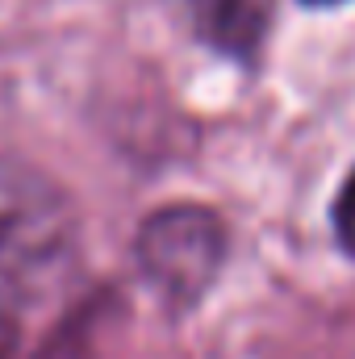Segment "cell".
Instances as JSON below:
<instances>
[{"label": "cell", "instance_id": "277c9868", "mask_svg": "<svg viewBox=\"0 0 355 359\" xmlns=\"http://www.w3.org/2000/svg\"><path fill=\"white\" fill-rule=\"evenodd\" d=\"M335 234H339L343 251L355 255V172L343 180V188L335 196Z\"/></svg>", "mask_w": 355, "mask_h": 359}, {"label": "cell", "instance_id": "7a4b0ae2", "mask_svg": "<svg viewBox=\"0 0 355 359\" xmlns=\"http://www.w3.org/2000/svg\"><path fill=\"white\" fill-rule=\"evenodd\" d=\"M134 259L168 305H196L226 264V222L205 205H163L142 222Z\"/></svg>", "mask_w": 355, "mask_h": 359}, {"label": "cell", "instance_id": "6da1fadb", "mask_svg": "<svg viewBox=\"0 0 355 359\" xmlns=\"http://www.w3.org/2000/svg\"><path fill=\"white\" fill-rule=\"evenodd\" d=\"M72 205L51 176L0 159V288L21 292L72 251Z\"/></svg>", "mask_w": 355, "mask_h": 359}, {"label": "cell", "instance_id": "5b68a950", "mask_svg": "<svg viewBox=\"0 0 355 359\" xmlns=\"http://www.w3.org/2000/svg\"><path fill=\"white\" fill-rule=\"evenodd\" d=\"M0 359H29V351H25V330H21V322L8 309H0Z\"/></svg>", "mask_w": 355, "mask_h": 359}, {"label": "cell", "instance_id": "8992f818", "mask_svg": "<svg viewBox=\"0 0 355 359\" xmlns=\"http://www.w3.org/2000/svg\"><path fill=\"white\" fill-rule=\"evenodd\" d=\"M305 4H343V0H305Z\"/></svg>", "mask_w": 355, "mask_h": 359}, {"label": "cell", "instance_id": "3957f363", "mask_svg": "<svg viewBox=\"0 0 355 359\" xmlns=\"http://www.w3.org/2000/svg\"><path fill=\"white\" fill-rule=\"evenodd\" d=\"M196 34L226 59L251 63L272 34L276 0H188Z\"/></svg>", "mask_w": 355, "mask_h": 359}]
</instances>
